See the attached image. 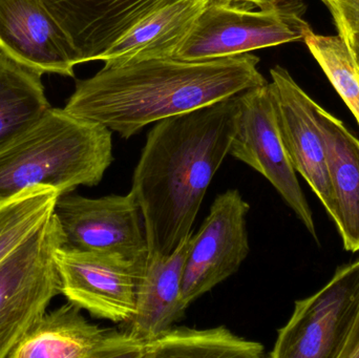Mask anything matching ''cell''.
<instances>
[{"label": "cell", "mask_w": 359, "mask_h": 358, "mask_svg": "<svg viewBox=\"0 0 359 358\" xmlns=\"http://www.w3.org/2000/svg\"><path fill=\"white\" fill-rule=\"evenodd\" d=\"M240 94L157 122L135 168L149 254H170L192 233L213 177L229 155Z\"/></svg>", "instance_id": "cell-1"}, {"label": "cell", "mask_w": 359, "mask_h": 358, "mask_svg": "<svg viewBox=\"0 0 359 358\" xmlns=\"http://www.w3.org/2000/svg\"><path fill=\"white\" fill-rule=\"evenodd\" d=\"M259 62L247 53L206 61L164 57L104 67L76 82L65 109L128 139L149 124L265 85Z\"/></svg>", "instance_id": "cell-2"}, {"label": "cell", "mask_w": 359, "mask_h": 358, "mask_svg": "<svg viewBox=\"0 0 359 358\" xmlns=\"http://www.w3.org/2000/svg\"><path fill=\"white\" fill-rule=\"evenodd\" d=\"M113 161L111 130L50 107L0 145V203L38 185L53 187L60 195L96 186Z\"/></svg>", "instance_id": "cell-3"}, {"label": "cell", "mask_w": 359, "mask_h": 358, "mask_svg": "<svg viewBox=\"0 0 359 358\" xmlns=\"http://www.w3.org/2000/svg\"><path fill=\"white\" fill-rule=\"evenodd\" d=\"M210 0L174 58L206 61L247 54L291 42L305 41L312 33L303 18L302 0H278L265 8Z\"/></svg>", "instance_id": "cell-4"}, {"label": "cell", "mask_w": 359, "mask_h": 358, "mask_svg": "<svg viewBox=\"0 0 359 358\" xmlns=\"http://www.w3.org/2000/svg\"><path fill=\"white\" fill-rule=\"evenodd\" d=\"M62 246V229L53 212L0 262V358L8 357L61 294L56 252Z\"/></svg>", "instance_id": "cell-5"}, {"label": "cell", "mask_w": 359, "mask_h": 358, "mask_svg": "<svg viewBox=\"0 0 359 358\" xmlns=\"http://www.w3.org/2000/svg\"><path fill=\"white\" fill-rule=\"evenodd\" d=\"M359 309V260L339 266L313 296L295 302L271 358H339Z\"/></svg>", "instance_id": "cell-6"}, {"label": "cell", "mask_w": 359, "mask_h": 358, "mask_svg": "<svg viewBox=\"0 0 359 358\" xmlns=\"http://www.w3.org/2000/svg\"><path fill=\"white\" fill-rule=\"evenodd\" d=\"M229 155L265 177L318 241L311 208L280 136L269 83L241 92Z\"/></svg>", "instance_id": "cell-7"}, {"label": "cell", "mask_w": 359, "mask_h": 358, "mask_svg": "<svg viewBox=\"0 0 359 358\" xmlns=\"http://www.w3.org/2000/svg\"><path fill=\"white\" fill-rule=\"evenodd\" d=\"M147 260L62 246L56 252L61 294L97 319L128 323L136 312L137 288Z\"/></svg>", "instance_id": "cell-8"}, {"label": "cell", "mask_w": 359, "mask_h": 358, "mask_svg": "<svg viewBox=\"0 0 359 358\" xmlns=\"http://www.w3.org/2000/svg\"><path fill=\"white\" fill-rule=\"evenodd\" d=\"M249 209L238 189L215 198L202 226L192 235L186 259L182 286L186 306L233 275L246 260L250 252Z\"/></svg>", "instance_id": "cell-9"}, {"label": "cell", "mask_w": 359, "mask_h": 358, "mask_svg": "<svg viewBox=\"0 0 359 358\" xmlns=\"http://www.w3.org/2000/svg\"><path fill=\"white\" fill-rule=\"evenodd\" d=\"M65 247L116 252L136 261L149 256L147 231L132 193L86 198L60 195L54 210Z\"/></svg>", "instance_id": "cell-10"}, {"label": "cell", "mask_w": 359, "mask_h": 358, "mask_svg": "<svg viewBox=\"0 0 359 358\" xmlns=\"http://www.w3.org/2000/svg\"><path fill=\"white\" fill-rule=\"evenodd\" d=\"M270 75L276 119L289 159L334 220V198L318 124V103L284 67L276 65Z\"/></svg>", "instance_id": "cell-11"}, {"label": "cell", "mask_w": 359, "mask_h": 358, "mask_svg": "<svg viewBox=\"0 0 359 358\" xmlns=\"http://www.w3.org/2000/svg\"><path fill=\"white\" fill-rule=\"evenodd\" d=\"M67 301L46 311L10 353V358H142L143 343L126 330L90 323Z\"/></svg>", "instance_id": "cell-12"}, {"label": "cell", "mask_w": 359, "mask_h": 358, "mask_svg": "<svg viewBox=\"0 0 359 358\" xmlns=\"http://www.w3.org/2000/svg\"><path fill=\"white\" fill-rule=\"evenodd\" d=\"M0 50L42 76H75L77 53L43 0H0Z\"/></svg>", "instance_id": "cell-13"}, {"label": "cell", "mask_w": 359, "mask_h": 358, "mask_svg": "<svg viewBox=\"0 0 359 358\" xmlns=\"http://www.w3.org/2000/svg\"><path fill=\"white\" fill-rule=\"evenodd\" d=\"M79 63L97 61L143 19L176 0H43Z\"/></svg>", "instance_id": "cell-14"}, {"label": "cell", "mask_w": 359, "mask_h": 358, "mask_svg": "<svg viewBox=\"0 0 359 358\" xmlns=\"http://www.w3.org/2000/svg\"><path fill=\"white\" fill-rule=\"evenodd\" d=\"M194 233L170 254H149L136 296V312L126 331L149 342L175 327L188 306L182 298L184 269Z\"/></svg>", "instance_id": "cell-15"}, {"label": "cell", "mask_w": 359, "mask_h": 358, "mask_svg": "<svg viewBox=\"0 0 359 358\" xmlns=\"http://www.w3.org/2000/svg\"><path fill=\"white\" fill-rule=\"evenodd\" d=\"M335 204L334 223L346 252H359V139L343 121L318 104Z\"/></svg>", "instance_id": "cell-16"}, {"label": "cell", "mask_w": 359, "mask_h": 358, "mask_svg": "<svg viewBox=\"0 0 359 358\" xmlns=\"http://www.w3.org/2000/svg\"><path fill=\"white\" fill-rule=\"evenodd\" d=\"M210 0H176L135 25L97 61L116 67L134 61L174 57Z\"/></svg>", "instance_id": "cell-17"}, {"label": "cell", "mask_w": 359, "mask_h": 358, "mask_svg": "<svg viewBox=\"0 0 359 358\" xmlns=\"http://www.w3.org/2000/svg\"><path fill=\"white\" fill-rule=\"evenodd\" d=\"M265 348L219 326L210 329L172 327L143 343L142 358H261Z\"/></svg>", "instance_id": "cell-18"}, {"label": "cell", "mask_w": 359, "mask_h": 358, "mask_svg": "<svg viewBox=\"0 0 359 358\" xmlns=\"http://www.w3.org/2000/svg\"><path fill=\"white\" fill-rule=\"evenodd\" d=\"M50 107L41 76L0 50V145L35 123Z\"/></svg>", "instance_id": "cell-19"}, {"label": "cell", "mask_w": 359, "mask_h": 358, "mask_svg": "<svg viewBox=\"0 0 359 358\" xmlns=\"http://www.w3.org/2000/svg\"><path fill=\"white\" fill-rule=\"evenodd\" d=\"M60 193L38 185L0 203V262L52 216Z\"/></svg>", "instance_id": "cell-20"}, {"label": "cell", "mask_w": 359, "mask_h": 358, "mask_svg": "<svg viewBox=\"0 0 359 358\" xmlns=\"http://www.w3.org/2000/svg\"><path fill=\"white\" fill-rule=\"evenodd\" d=\"M304 42L359 125V67L351 46L339 34L313 32Z\"/></svg>", "instance_id": "cell-21"}, {"label": "cell", "mask_w": 359, "mask_h": 358, "mask_svg": "<svg viewBox=\"0 0 359 358\" xmlns=\"http://www.w3.org/2000/svg\"><path fill=\"white\" fill-rule=\"evenodd\" d=\"M328 6L337 31L348 43L359 34V0H323Z\"/></svg>", "instance_id": "cell-22"}, {"label": "cell", "mask_w": 359, "mask_h": 358, "mask_svg": "<svg viewBox=\"0 0 359 358\" xmlns=\"http://www.w3.org/2000/svg\"><path fill=\"white\" fill-rule=\"evenodd\" d=\"M339 358H359V309L355 323Z\"/></svg>", "instance_id": "cell-23"}, {"label": "cell", "mask_w": 359, "mask_h": 358, "mask_svg": "<svg viewBox=\"0 0 359 358\" xmlns=\"http://www.w3.org/2000/svg\"><path fill=\"white\" fill-rule=\"evenodd\" d=\"M222 1L232 2V4H246L255 8H265L276 4L278 0H222Z\"/></svg>", "instance_id": "cell-24"}, {"label": "cell", "mask_w": 359, "mask_h": 358, "mask_svg": "<svg viewBox=\"0 0 359 358\" xmlns=\"http://www.w3.org/2000/svg\"><path fill=\"white\" fill-rule=\"evenodd\" d=\"M350 46H351L352 50H353V53L354 55H355L356 61H358L359 67V34L354 36V38L352 39Z\"/></svg>", "instance_id": "cell-25"}]
</instances>
